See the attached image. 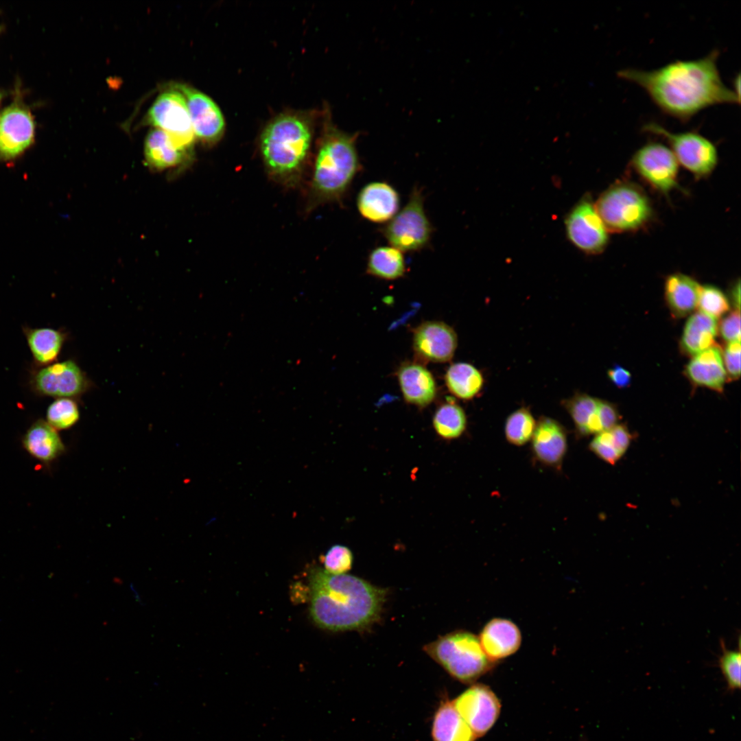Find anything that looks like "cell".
Masks as SVG:
<instances>
[{
  "instance_id": "6da1fadb",
  "label": "cell",
  "mask_w": 741,
  "mask_h": 741,
  "mask_svg": "<svg viewBox=\"0 0 741 741\" xmlns=\"http://www.w3.org/2000/svg\"><path fill=\"white\" fill-rule=\"evenodd\" d=\"M719 55L714 49L698 59L674 60L652 70L626 68L617 75L641 87L663 114L686 123L710 106L740 102L722 80Z\"/></svg>"
},
{
  "instance_id": "7a4b0ae2",
  "label": "cell",
  "mask_w": 741,
  "mask_h": 741,
  "mask_svg": "<svg viewBox=\"0 0 741 741\" xmlns=\"http://www.w3.org/2000/svg\"><path fill=\"white\" fill-rule=\"evenodd\" d=\"M309 581V612L319 627L332 631H364L380 618L386 589L318 567L310 571Z\"/></svg>"
},
{
  "instance_id": "3957f363",
  "label": "cell",
  "mask_w": 741,
  "mask_h": 741,
  "mask_svg": "<svg viewBox=\"0 0 741 741\" xmlns=\"http://www.w3.org/2000/svg\"><path fill=\"white\" fill-rule=\"evenodd\" d=\"M357 137L334 128L326 131L313 168L309 191L311 206L340 203L346 197L362 171Z\"/></svg>"
},
{
  "instance_id": "277c9868",
  "label": "cell",
  "mask_w": 741,
  "mask_h": 741,
  "mask_svg": "<svg viewBox=\"0 0 741 741\" xmlns=\"http://www.w3.org/2000/svg\"><path fill=\"white\" fill-rule=\"evenodd\" d=\"M311 142L309 126L301 119L283 115L265 128L261 151L269 173L281 180L291 179L300 171Z\"/></svg>"
},
{
  "instance_id": "5b68a950",
  "label": "cell",
  "mask_w": 741,
  "mask_h": 741,
  "mask_svg": "<svg viewBox=\"0 0 741 741\" xmlns=\"http://www.w3.org/2000/svg\"><path fill=\"white\" fill-rule=\"evenodd\" d=\"M609 232L631 233L646 226L653 210L646 192L630 181L614 183L594 203Z\"/></svg>"
},
{
  "instance_id": "8992f818",
  "label": "cell",
  "mask_w": 741,
  "mask_h": 741,
  "mask_svg": "<svg viewBox=\"0 0 741 741\" xmlns=\"http://www.w3.org/2000/svg\"><path fill=\"white\" fill-rule=\"evenodd\" d=\"M424 650L451 677L466 683L479 679L493 664L485 655L478 637L465 631L440 636L425 646Z\"/></svg>"
},
{
  "instance_id": "52a82bcc",
  "label": "cell",
  "mask_w": 741,
  "mask_h": 741,
  "mask_svg": "<svg viewBox=\"0 0 741 741\" xmlns=\"http://www.w3.org/2000/svg\"><path fill=\"white\" fill-rule=\"evenodd\" d=\"M421 188L414 187L405 206L380 231L391 246L403 252L421 251L430 245L434 227L427 215Z\"/></svg>"
},
{
  "instance_id": "ba28073f",
  "label": "cell",
  "mask_w": 741,
  "mask_h": 741,
  "mask_svg": "<svg viewBox=\"0 0 741 741\" xmlns=\"http://www.w3.org/2000/svg\"><path fill=\"white\" fill-rule=\"evenodd\" d=\"M642 131L666 141L679 164L696 178L710 175L717 166V148L711 141L696 131L674 132L655 121L644 124Z\"/></svg>"
},
{
  "instance_id": "9c48e42d",
  "label": "cell",
  "mask_w": 741,
  "mask_h": 741,
  "mask_svg": "<svg viewBox=\"0 0 741 741\" xmlns=\"http://www.w3.org/2000/svg\"><path fill=\"white\" fill-rule=\"evenodd\" d=\"M145 121L167 134L176 145L191 152L196 137L186 100L177 89L174 87L158 95Z\"/></svg>"
},
{
  "instance_id": "30bf717a",
  "label": "cell",
  "mask_w": 741,
  "mask_h": 741,
  "mask_svg": "<svg viewBox=\"0 0 741 741\" xmlns=\"http://www.w3.org/2000/svg\"><path fill=\"white\" fill-rule=\"evenodd\" d=\"M631 165L651 187L668 196L679 189V163L668 146L657 141L643 145L632 156Z\"/></svg>"
},
{
  "instance_id": "8fae6325",
  "label": "cell",
  "mask_w": 741,
  "mask_h": 741,
  "mask_svg": "<svg viewBox=\"0 0 741 741\" xmlns=\"http://www.w3.org/2000/svg\"><path fill=\"white\" fill-rule=\"evenodd\" d=\"M565 226L572 244L588 255L602 252L609 242V231L590 197L581 198L567 213Z\"/></svg>"
},
{
  "instance_id": "7c38bea8",
  "label": "cell",
  "mask_w": 741,
  "mask_h": 741,
  "mask_svg": "<svg viewBox=\"0 0 741 741\" xmlns=\"http://www.w3.org/2000/svg\"><path fill=\"white\" fill-rule=\"evenodd\" d=\"M30 385L39 396L74 399L87 390L89 382L78 365L67 360L37 368L31 374Z\"/></svg>"
},
{
  "instance_id": "4fadbf2b",
  "label": "cell",
  "mask_w": 741,
  "mask_h": 741,
  "mask_svg": "<svg viewBox=\"0 0 741 741\" xmlns=\"http://www.w3.org/2000/svg\"><path fill=\"white\" fill-rule=\"evenodd\" d=\"M452 702L478 738L492 728L500 714L499 698L489 686L482 683L472 685Z\"/></svg>"
},
{
  "instance_id": "5bb4252c",
  "label": "cell",
  "mask_w": 741,
  "mask_h": 741,
  "mask_svg": "<svg viewBox=\"0 0 741 741\" xmlns=\"http://www.w3.org/2000/svg\"><path fill=\"white\" fill-rule=\"evenodd\" d=\"M34 122L25 106L14 102L0 113V160L11 161L30 146Z\"/></svg>"
},
{
  "instance_id": "9a60e30c",
  "label": "cell",
  "mask_w": 741,
  "mask_h": 741,
  "mask_svg": "<svg viewBox=\"0 0 741 741\" xmlns=\"http://www.w3.org/2000/svg\"><path fill=\"white\" fill-rule=\"evenodd\" d=\"M185 97L195 137L205 143L217 141L224 131V119L217 104L207 95L186 84L174 86Z\"/></svg>"
},
{
  "instance_id": "2e32d148",
  "label": "cell",
  "mask_w": 741,
  "mask_h": 741,
  "mask_svg": "<svg viewBox=\"0 0 741 741\" xmlns=\"http://www.w3.org/2000/svg\"><path fill=\"white\" fill-rule=\"evenodd\" d=\"M416 356L425 362L444 363L450 361L458 346L454 329L441 321H425L414 330L412 338Z\"/></svg>"
},
{
  "instance_id": "e0dca14e",
  "label": "cell",
  "mask_w": 741,
  "mask_h": 741,
  "mask_svg": "<svg viewBox=\"0 0 741 741\" xmlns=\"http://www.w3.org/2000/svg\"><path fill=\"white\" fill-rule=\"evenodd\" d=\"M356 206L362 218L373 223L386 224L399 211L400 196L396 188L386 181H373L359 191Z\"/></svg>"
},
{
  "instance_id": "ac0fdd59",
  "label": "cell",
  "mask_w": 741,
  "mask_h": 741,
  "mask_svg": "<svg viewBox=\"0 0 741 741\" xmlns=\"http://www.w3.org/2000/svg\"><path fill=\"white\" fill-rule=\"evenodd\" d=\"M567 434L557 421L541 416L532 437V451L542 464L559 469L567 451Z\"/></svg>"
},
{
  "instance_id": "d6986e66",
  "label": "cell",
  "mask_w": 741,
  "mask_h": 741,
  "mask_svg": "<svg viewBox=\"0 0 741 741\" xmlns=\"http://www.w3.org/2000/svg\"><path fill=\"white\" fill-rule=\"evenodd\" d=\"M21 443L30 456L47 467L66 451L58 431L43 419L31 424L23 434Z\"/></svg>"
},
{
  "instance_id": "ffe728a7",
  "label": "cell",
  "mask_w": 741,
  "mask_h": 741,
  "mask_svg": "<svg viewBox=\"0 0 741 741\" xmlns=\"http://www.w3.org/2000/svg\"><path fill=\"white\" fill-rule=\"evenodd\" d=\"M478 639L485 655L492 663L515 653L521 642V635L517 626L504 618H494L489 621L484 626Z\"/></svg>"
},
{
  "instance_id": "44dd1931",
  "label": "cell",
  "mask_w": 741,
  "mask_h": 741,
  "mask_svg": "<svg viewBox=\"0 0 741 741\" xmlns=\"http://www.w3.org/2000/svg\"><path fill=\"white\" fill-rule=\"evenodd\" d=\"M397 379L405 401L424 408L436 396V384L431 372L418 362H405L397 372Z\"/></svg>"
},
{
  "instance_id": "7402d4cb",
  "label": "cell",
  "mask_w": 741,
  "mask_h": 741,
  "mask_svg": "<svg viewBox=\"0 0 741 741\" xmlns=\"http://www.w3.org/2000/svg\"><path fill=\"white\" fill-rule=\"evenodd\" d=\"M685 373L693 384L718 392L727 379L720 350L716 346L694 355L687 364Z\"/></svg>"
},
{
  "instance_id": "603a6c76",
  "label": "cell",
  "mask_w": 741,
  "mask_h": 741,
  "mask_svg": "<svg viewBox=\"0 0 741 741\" xmlns=\"http://www.w3.org/2000/svg\"><path fill=\"white\" fill-rule=\"evenodd\" d=\"M191 152L176 145L161 130L154 128L148 134L144 154L148 165L155 169L168 170L184 164Z\"/></svg>"
},
{
  "instance_id": "cb8c5ba5",
  "label": "cell",
  "mask_w": 741,
  "mask_h": 741,
  "mask_svg": "<svg viewBox=\"0 0 741 741\" xmlns=\"http://www.w3.org/2000/svg\"><path fill=\"white\" fill-rule=\"evenodd\" d=\"M701 286L691 277L682 273L669 275L665 282V298L675 317H683L698 306Z\"/></svg>"
},
{
  "instance_id": "d4e9b609",
  "label": "cell",
  "mask_w": 741,
  "mask_h": 741,
  "mask_svg": "<svg viewBox=\"0 0 741 741\" xmlns=\"http://www.w3.org/2000/svg\"><path fill=\"white\" fill-rule=\"evenodd\" d=\"M433 741H475L478 737L460 715L452 701L441 703L435 712Z\"/></svg>"
},
{
  "instance_id": "484cf974",
  "label": "cell",
  "mask_w": 741,
  "mask_h": 741,
  "mask_svg": "<svg viewBox=\"0 0 741 741\" xmlns=\"http://www.w3.org/2000/svg\"><path fill=\"white\" fill-rule=\"evenodd\" d=\"M23 333L37 366H45L57 360L65 335L61 331L48 327H23Z\"/></svg>"
},
{
  "instance_id": "4316f807",
  "label": "cell",
  "mask_w": 741,
  "mask_h": 741,
  "mask_svg": "<svg viewBox=\"0 0 741 741\" xmlns=\"http://www.w3.org/2000/svg\"><path fill=\"white\" fill-rule=\"evenodd\" d=\"M718 329L716 319L701 311L693 314L683 329L681 339L682 349L694 356L714 346Z\"/></svg>"
},
{
  "instance_id": "83f0119b",
  "label": "cell",
  "mask_w": 741,
  "mask_h": 741,
  "mask_svg": "<svg viewBox=\"0 0 741 741\" xmlns=\"http://www.w3.org/2000/svg\"><path fill=\"white\" fill-rule=\"evenodd\" d=\"M366 270L368 274L380 279H399L406 272L403 252L391 246H377L368 255Z\"/></svg>"
},
{
  "instance_id": "f1b7e54d",
  "label": "cell",
  "mask_w": 741,
  "mask_h": 741,
  "mask_svg": "<svg viewBox=\"0 0 741 741\" xmlns=\"http://www.w3.org/2000/svg\"><path fill=\"white\" fill-rule=\"evenodd\" d=\"M445 381L450 393L462 400L475 397L484 386L481 372L472 364L465 362L451 364L446 371Z\"/></svg>"
},
{
  "instance_id": "f546056e",
  "label": "cell",
  "mask_w": 741,
  "mask_h": 741,
  "mask_svg": "<svg viewBox=\"0 0 741 741\" xmlns=\"http://www.w3.org/2000/svg\"><path fill=\"white\" fill-rule=\"evenodd\" d=\"M436 432L444 439H455L460 436L467 427V416L464 410L455 401H447L436 410L433 417Z\"/></svg>"
},
{
  "instance_id": "4dcf8cb0",
  "label": "cell",
  "mask_w": 741,
  "mask_h": 741,
  "mask_svg": "<svg viewBox=\"0 0 741 741\" xmlns=\"http://www.w3.org/2000/svg\"><path fill=\"white\" fill-rule=\"evenodd\" d=\"M598 401L589 395L577 392L563 401L580 436H588L587 427L597 413Z\"/></svg>"
},
{
  "instance_id": "1f68e13d",
  "label": "cell",
  "mask_w": 741,
  "mask_h": 741,
  "mask_svg": "<svg viewBox=\"0 0 741 741\" xmlns=\"http://www.w3.org/2000/svg\"><path fill=\"white\" fill-rule=\"evenodd\" d=\"M536 421L528 408L522 407L512 412L505 423V436L512 445L521 446L533 436Z\"/></svg>"
},
{
  "instance_id": "d6a6232c",
  "label": "cell",
  "mask_w": 741,
  "mask_h": 741,
  "mask_svg": "<svg viewBox=\"0 0 741 741\" xmlns=\"http://www.w3.org/2000/svg\"><path fill=\"white\" fill-rule=\"evenodd\" d=\"M80 419L77 403L70 398H57L46 411V421L57 431L73 427Z\"/></svg>"
},
{
  "instance_id": "836d02e7",
  "label": "cell",
  "mask_w": 741,
  "mask_h": 741,
  "mask_svg": "<svg viewBox=\"0 0 741 741\" xmlns=\"http://www.w3.org/2000/svg\"><path fill=\"white\" fill-rule=\"evenodd\" d=\"M721 654L718 664L726 681L729 690L733 692L740 688V640L738 639L737 650L728 649L724 640L720 641Z\"/></svg>"
},
{
  "instance_id": "e575fe53",
  "label": "cell",
  "mask_w": 741,
  "mask_h": 741,
  "mask_svg": "<svg viewBox=\"0 0 741 741\" xmlns=\"http://www.w3.org/2000/svg\"><path fill=\"white\" fill-rule=\"evenodd\" d=\"M701 312L717 319L729 309V303L725 294L717 287L710 285L701 286L698 306Z\"/></svg>"
},
{
  "instance_id": "d590c367",
  "label": "cell",
  "mask_w": 741,
  "mask_h": 741,
  "mask_svg": "<svg viewBox=\"0 0 741 741\" xmlns=\"http://www.w3.org/2000/svg\"><path fill=\"white\" fill-rule=\"evenodd\" d=\"M353 554L342 545L331 547L323 556L324 569L333 574H346L352 567Z\"/></svg>"
},
{
  "instance_id": "8d00e7d4",
  "label": "cell",
  "mask_w": 741,
  "mask_h": 741,
  "mask_svg": "<svg viewBox=\"0 0 741 741\" xmlns=\"http://www.w3.org/2000/svg\"><path fill=\"white\" fill-rule=\"evenodd\" d=\"M589 449L598 458L611 465L622 457L613 447L609 431L596 434L589 443Z\"/></svg>"
},
{
  "instance_id": "74e56055",
  "label": "cell",
  "mask_w": 741,
  "mask_h": 741,
  "mask_svg": "<svg viewBox=\"0 0 741 741\" xmlns=\"http://www.w3.org/2000/svg\"><path fill=\"white\" fill-rule=\"evenodd\" d=\"M727 378L737 379L740 375V341L729 342L723 354Z\"/></svg>"
},
{
  "instance_id": "f35d334b",
  "label": "cell",
  "mask_w": 741,
  "mask_h": 741,
  "mask_svg": "<svg viewBox=\"0 0 741 741\" xmlns=\"http://www.w3.org/2000/svg\"><path fill=\"white\" fill-rule=\"evenodd\" d=\"M720 335L729 342L740 341V311L734 310L727 316L719 327Z\"/></svg>"
},
{
  "instance_id": "ab89813d",
  "label": "cell",
  "mask_w": 741,
  "mask_h": 741,
  "mask_svg": "<svg viewBox=\"0 0 741 741\" xmlns=\"http://www.w3.org/2000/svg\"><path fill=\"white\" fill-rule=\"evenodd\" d=\"M608 431L613 447L622 456L631 445L632 440L631 432L623 424H617Z\"/></svg>"
},
{
  "instance_id": "60d3db41",
  "label": "cell",
  "mask_w": 741,
  "mask_h": 741,
  "mask_svg": "<svg viewBox=\"0 0 741 741\" xmlns=\"http://www.w3.org/2000/svg\"><path fill=\"white\" fill-rule=\"evenodd\" d=\"M598 416L603 432L608 431L615 426L620 417L613 404L600 399L598 401Z\"/></svg>"
},
{
  "instance_id": "b9f144b4",
  "label": "cell",
  "mask_w": 741,
  "mask_h": 741,
  "mask_svg": "<svg viewBox=\"0 0 741 741\" xmlns=\"http://www.w3.org/2000/svg\"><path fill=\"white\" fill-rule=\"evenodd\" d=\"M608 376L611 381L619 388H625L631 381L630 372L620 366H615L610 369L608 371Z\"/></svg>"
},
{
  "instance_id": "7bdbcfd3",
  "label": "cell",
  "mask_w": 741,
  "mask_h": 741,
  "mask_svg": "<svg viewBox=\"0 0 741 741\" xmlns=\"http://www.w3.org/2000/svg\"><path fill=\"white\" fill-rule=\"evenodd\" d=\"M731 299L735 309L740 311V283L738 280L731 288Z\"/></svg>"
},
{
  "instance_id": "ee69618b",
  "label": "cell",
  "mask_w": 741,
  "mask_h": 741,
  "mask_svg": "<svg viewBox=\"0 0 741 741\" xmlns=\"http://www.w3.org/2000/svg\"><path fill=\"white\" fill-rule=\"evenodd\" d=\"M129 587H130V589L131 592L132 593L133 598L136 600V601L137 602H139L140 604H142L143 602H142V600L141 598L140 594H139V591H137V589H136L134 585L132 583H131L130 584Z\"/></svg>"
},
{
  "instance_id": "f6af8a7d",
  "label": "cell",
  "mask_w": 741,
  "mask_h": 741,
  "mask_svg": "<svg viewBox=\"0 0 741 741\" xmlns=\"http://www.w3.org/2000/svg\"><path fill=\"white\" fill-rule=\"evenodd\" d=\"M1 93H0V100H1Z\"/></svg>"
}]
</instances>
